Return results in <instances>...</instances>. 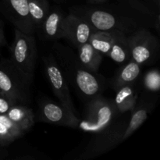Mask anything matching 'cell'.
Wrapping results in <instances>:
<instances>
[{
    "instance_id": "cell-10",
    "label": "cell",
    "mask_w": 160,
    "mask_h": 160,
    "mask_svg": "<svg viewBox=\"0 0 160 160\" xmlns=\"http://www.w3.org/2000/svg\"><path fill=\"white\" fill-rule=\"evenodd\" d=\"M3 12L15 28L27 34H34L28 8V0H4Z\"/></svg>"
},
{
    "instance_id": "cell-1",
    "label": "cell",
    "mask_w": 160,
    "mask_h": 160,
    "mask_svg": "<svg viewBox=\"0 0 160 160\" xmlns=\"http://www.w3.org/2000/svg\"><path fill=\"white\" fill-rule=\"evenodd\" d=\"M73 13L87 20L97 31H119L130 35L142 28H148L153 14L145 6L134 0L113 8H79Z\"/></svg>"
},
{
    "instance_id": "cell-2",
    "label": "cell",
    "mask_w": 160,
    "mask_h": 160,
    "mask_svg": "<svg viewBox=\"0 0 160 160\" xmlns=\"http://www.w3.org/2000/svg\"><path fill=\"white\" fill-rule=\"evenodd\" d=\"M56 59L67 81L76 86L78 90L88 97L100 95L103 88L102 78L98 73L86 70L79 61L78 55L70 48L56 43L53 46Z\"/></svg>"
},
{
    "instance_id": "cell-20",
    "label": "cell",
    "mask_w": 160,
    "mask_h": 160,
    "mask_svg": "<svg viewBox=\"0 0 160 160\" xmlns=\"http://www.w3.org/2000/svg\"><path fill=\"white\" fill-rule=\"evenodd\" d=\"M28 8L34 29L39 30L50 11L48 0H28Z\"/></svg>"
},
{
    "instance_id": "cell-25",
    "label": "cell",
    "mask_w": 160,
    "mask_h": 160,
    "mask_svg": "<svg viewBox=\"0 0 160 160\" xmlns=\"http://www.w3.org/2000/svg\"><path fill=\"white\" fill-rule=\"evenodd\" d=\"M3 148H4V146H3V145L1 144V142H0V158L3 157L4 155L6 154V152L4 151Z\"/></svg>"
},
{
    "instance_id": "cell-12",
    "label": "cell",
    "mask_w": 160,
    "mask_h": 160,
    "mask_svg": "<svg viewBox=\"0 0 160 160\" xmlns=\"http://www.w3.org/2000/svg\"><path fill=\"white\" fill-rule=\"evenodd\" d=\"M78 57L83 67L92 73H98L102 59V55L88 42L78 48Z\"/></svg>"
},
{
    "instance_id": "cell-18",
    "label": "cell",
    "mask_w": 160,
    "mask_h": 160,
    "mask_svg": "<svg viewBox=\"0 0 160 160\" xmlns=\"http://www.w3.org/2000/svg\"><path fill=\"white\" fill-rule=\"evenodd\" d=\"M141 65L134 61L128 62L123 68L118 72L112 81V87L117 90L120 87L131 84L139 76Z\"/></svg>"
},
{
    "instance_id": "cell-24",
    "label": "cell",
    "mask_w": 160,
    "mask_h": 160,
    "mask_svg": "<svg viewBox=\"0 0 160 160\" xmlns=\"http://www.w3.org/2000/svg\"><path fill=\"white\" fill-rule=\"evenodd\" d=\"M6 38H5L4 32H3L2 27L1 23H0V48H1L2 46H4V45H6Z\"/></svg>"
},
{
    "instance_id": "cell-19",
    "label": "cell",
    "mask_w": 160,
    "mask_h": 160,
    "mask_svg": "<svg viewBox=\"0 0 160 160\" xmlns=\"http://www.w3.org/2000/svg\"><path fill=\"white\" fill-rule=\"evenodd\" d=\"M116 31H97L95 30L91 35L88 42L95 49L99 52L102 55L109 56V52L112 48Z\"/></svg>"
},
{
    "instance_id": "cell-6",
    "label": "cell",
    "mask_w": 160,
    "mask_h": 160,
    "mask_svg": "<svg viewBox=\"0 0 160 160\" xmlns=\"http://www.w3.org/2000/svg\"><path fill=\"white\" fill-rule=\"evenodd\" d=\"M128 123L125 120H115L102 131L95 133L81 159H88L106 152L123 141V134Z\"/></svg>"
},
{
    "instance_id": "cell-15",
    "label": "cell",
    "mask_w": 160,
    "mask_h": 160,
    "mask_svg": "<svg viewBox=\"0 0 160 160\" xmlns=\"http://www.w3.org/2000/svg\"><path fill=\"white\" fill-rule=\"evenodd\" d=\"M24 133L25 131L12 122L6 114H0V142L3 146L12 143Z\"/></svg>"
},
{
    "instance_id": "cell-26",
    "label": "cell",
    "mask_w": 160,
    "mask_h": 160,
    "mask_svg": "<svg viewBox=\"0 0 160 160\" xmlns=\"http://www.w3.org/2000/svg\"><path fill=\"white\" fill-rule=\"evenodd\" d=\"M91 2H96V3H100V2H103L106 0H89Z\"/></svg>"
},
{
    "instance_id": "cell-13",
    "label": "cell",
    "mask_w": 160,
    "mask_h": 160,
    "mask_svg": "<svg viewBox=\"0 0 160 160\" xmlns=\"http://www.w3.org/2000/svg\"><path fill=\"white\" fill-rule=\"evenodd\" d=\"M63 17L64 16L60 11H49L39 29L45 38L48 40H55L62 38V22Z\"/></svg>"
},
{
    "instance_id": "cell-23",
    "label": "cell",
    "mask_w": 160,
    "mask_h": 160,
    "mask_svg": "<svg viewBox=\"0 0 160 160\" xmlns=\"http://www.w3.org/2000/svg\"><path fill=\"white\" fill-rule=\"evenodd\" d=\"M14 105L17 103L12 98L0 92V114H6Z\"/></svg>"
},
{
    "instance_id": "cell-5",
    "label": "cell",
    "mask_w": 160,
    "mask_h": 160,
    "mask_svg": "<svg viewBox=\"0 0 160 160\" xmlns=\"http://www.w3.org/2000/svg\"><path fill=\"white\" fill-rule=\"evenodd\" d=\"M30 85L10 61L5 59L0 62V92L17 104L23 105L30 99Z\"/></svg>"
},
{
    "instance_id": "cell-7",
    "label": "cell",
    "mask_w": 160,
    "mask_h": 160,
    "mask_svg": "<svg viewBox=\"0 0 160 160\" xmlns=\"http://www.w3.org/2000/svg\"><path fill=\"white\" fill-rule=\"evenodd\" d=\"M43 61L46 75L54 94L64 107L67 108L72 113L77 115L76 109L70 96L68 82L56 58L53 57L52 55L45 56H44Z\"/></svg>"
},
{
    "instance_id": "cell-8",
    "label": "cell",
    "mask_w": 160,
    "mask_h": 160,
    "mask_svg": "<svg viewBox=\"0 0 160 160\" xmlns=\"http://www.w3.org/2000/svg\"><path fill=\"white\" fill-rule=\"evenodd\" d=\"M128 42L131 59L140 65L154 58L159 45L156 38L148 28H142L128 35Z\"/></svg>"
},
{
    "instance_id": "cell-4",
    "label": "cell",
    "mask_w": 160,
    "mask_h": 160,
    "mask_svg": "<svg viewBox=\"0 0 160 160\" xmlns=\"http://www.w3.org/2000/svg\"><path fill=\"white\" fill-rule=\"evenodd\" d=\"M118 112L113 102L97 95L88 106L85 118L80 121L78 128L87 132L98 133L113 123Z\"/></svg>"
},
{
    "instance_id": "cell-21",
    "label": "cell",
    "mask_w": 160,
    "mask_h": 160,
    "mask_svg": "<svg viewBox=\"0 0 160 160\" xmlns=\"http://www.w3.org/2000/svg\"><path fill=\"white\" fill-rule=\"evenodd\" d=\"M148 117V109L145 107H139L134 111L129 122L128 123L126 130L123 134V141L129 138Z\"/></svg>"
},
{
    "instance_id": "cell-17",
    "label": "cell",
    "mask_w": 160,
    "mask_h": 160,
    "mask_svg": "<svg viewBox=\"0 0 160 160\" xmlns=\"http://www.w3.org/2000/svg\"><path fill=\"white\" fill-rule=\"evenodd\" d=\"M136 98V93L133 87L131 84H127L117 89L113 102L119 112H125L134 109Z\"/></svg>"
},
{
    "instance_id": "cell-14",
    "label": "cell",
    "mask_w": 160,
    "mask_h": 160,
    "mask_svg": "<svg viewBox=\"0 0 160 160\" xmlns=\"http://www.w3.org/2000/svg\"><path fill=\"white\" fill-rule=\"evenodd\" d=\"M6 116L25 132L29 131L34 123L32 110L24 105H14L8 111Z\"/></svg>"
},
{
    "instance_id": "cell-11",
    "label": "cell",
    "mask_w": 160,
    "mask_h": 160,
    "mask_svg": "<svg viewBox=\"0 0 160 160\" xmlns=\"http://www.w3.org/2000/svg\"><path fill=\"white\" fill-rule=\"evenodd\" d=\"M39 117L44 122L72 128H78L80 123L78 116L72 113L62 104L58 105L49 101L40 104Z\"/></svg>"
},
{
    "instance_id": "cell-16",
    "label": "cell",
    "mask_w": 160,
    "mask_h": 160,
    "mask_svg": "<svg viewBox=\"0 0 160 160\" xmlns=\"http://www.w3.org/2000/svg\"><path fill=\"white\" fill-rule=\"evenodd\" d=\"M108 56L119 63H123L131 59L128 35L116 31L115 38Z\"/></svg>"
},
{
    "instance_id": "cell-22",
    "label": "cell",
    "mask_w": 160,
    "mask_h": 160,
    "mask_svg": "<svg viewBox=\"0 0 160 160\" xmlns=\"http://www.w3.org/2000/svg\"><path fill=\"white\" fill-rule=\"evenodd\" d=\"M145 87L150 92H157L160 88V75L158 70H153L145 75Z\"/></svg>"
},
{
    "instance_id": "cell-9",
    "label": "cell",
    "mask_w": 160,
    "mask_h": 160,
    "mask_svg": "<svg viewBox=\"0 0 160 160\" xmlns=\"http://www.w3.org/2000/svg\"><path fill=\"white\" fill-rule=\"evenodd\" d=\"M95 30L87 20L73 12L62 19V38L70 41L76 48L88 42Z\"/></svg>"
},
{
    "instance_id": "cell-3",
    "label": "cell",
    "mask_w": 160,
    "mask_h": 160,
    "mask_svg": "<svg viewBox=\"0 0 160 160\" xmlns=\"http://www.w3.org/2000/svg\"><path fill=\"white\" fill-rule=\"evenodd\" d=\"M9 61L23 78L31 84L35 69L37 48L34 34H27L15 28Z\"/></svg>"
}]
</instances>
